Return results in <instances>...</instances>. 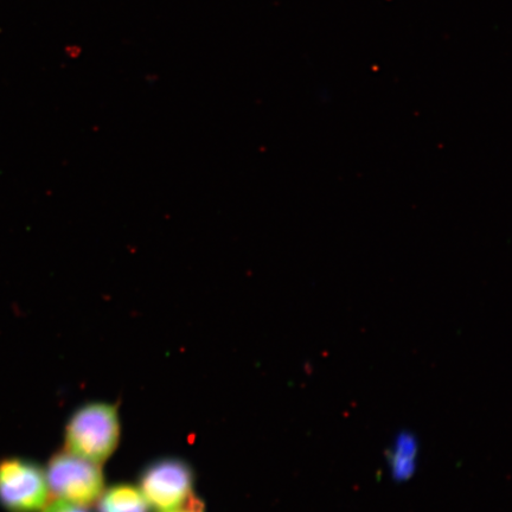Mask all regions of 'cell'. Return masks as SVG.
Listing matches in <instances>:
<instances>
[{"instance_id": "2", "label": "cell", "mask_w": 512, "mask_h": 512, "mask_svg": "<svg viewBox=\"0 0 512 512\" xmlns=\"http://www.w3.org/2000/svg\"><path fill=\"white\" fill-rule=\"evenodd\" d=\"M46 477L55 498L88 508L98 502L105 490V478L100 464L83 459L68 451L55 454L49 460Z\"/></svg>"}, {"instance_id": "8", "label": "cell", "mask_w": 512, "mask_h": 512, "mask_svg": "<svg viewBox=\"0 0 512 512\" xmlns=\"http://www.w3.org/2000/svg\"><path fill=\"white\" fill-rule=\"evenodd\" d=\"M168 512H204V507L200 499L191 496L181 508Z\"/></svg>"}, {"instance_id": "6", "label": "cell", "mask_w": 512, "mask_h": 512, "mask_svg": "<svg viewBox=\"0 0 512 512\" xmlns=\"http://www.w3.org/2000/svg\"><path fill=\"white\" fill-rule=\"evenodd\" d=\"M418 440L413 434L403 432L396 438L393 451L389 452L390 469L396 482H406L416 470Z\"/></svg>"}, {"instance_id": "1", "label": "cell", "mask_w": 512, "mask_h": 512, "mask_svg": "<svg viewBox=\"0 0 512 512\" xmlns=\"http://www.w3.org/2000/svg\"><path fill=\"white\" fill-rule=\"evenodd\" d=\"M119 439L118 408L111 403L82 406L66 427V451L100 465L112 456Z\"/></svg>"}, {"instance_id": "4", "label": "cell", "mask_w": 512, "mask_h": 512, "mask_svg": "<svg viewBox=\"0 0 512 512\" xmlns=\"http://www.w3.org/2000/svg\"><path fill=\"white\" fill-rule=\"evenodd\" d=\"M194 473L181 459L166 458L145 467L139 490L149 507L158 512L181 508L192 496Z\"/></svg>"}, {"instance_id": "5", "label": "cell", "mask_w": 512, "mask_h": 512, "mask_svg": "<svg viewBox=\"0 0 512 512\" xmlns=\"http://www.w3.org/2000/svg\"><path fill=\"white\" fill-rule=\"evenodd\" d=\"M98 512H149L142 492L136 486L120 484L104 490L98 499Z\"/></svg>"}, {"instance_id": "3", "label": "cell", "mask_w": 512, "mask_h": 512, "mask_svg": "<svg viewBox=\"0 0 512 512\" xmlns=\"http://www.w3.org/2000/svg\"><path fill=\"white\" fill-rule=\"evenodd\" d=\"M46 472L23 458L0 462V504L10 512L41 511L49 502Z\"/></svg>"}, {"instance_id": "7", "label": "cell", "mask_w": 512, "mask_h": 512, "mask_svg": "<svg viewBox=\"0 0 512 512\" xmlns=\"http://www.w3.org/2000/svg\"><path fill=\"white\" fill-rule=\"evenodd\" d=\"M41 512H88L86 508L64 501L61 498H54L53 501L44 505Z\"/></svg>"}]
</instances>
